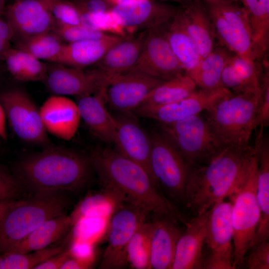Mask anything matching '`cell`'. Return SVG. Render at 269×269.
<instances>
[{
    "label": "cell",
    "mask_w": 269,
    "mask_h": 269,
    "mask_svg": "<svg viewBox=\"0 0 269 269\" xmlns=\"http://www.w3.org/2000/svg\"><path fill=\"white\" fill-rule=\"evenodd\" d=\"M257 163L254 147L227 146L207 163L189 167L185 206L196 215L210 210L234 193Z\"/></svg>",
    "instance_id": "1"
},
{
    "label": "cell",
    "mask_w": 269,
    "mask_h": 269,
    "mask_svg": "<svg viewBox=\"0 0 269 269\" xmlns=\"http://www.w3.org/2000/svg\"><path fill=\"white\" fill-rule=\"evenodd\" d=\"M101 186L115 189L127 202L137 205L150 213L178 222L186 216L154 183L145 169L110 147H97L89 154Z\"/></svg>",
    "instance_id": "2"
},
{
    "label": "cell",
    "mask_w": 269,
    "mask_h": 269,
    "mask_svg": "<svg viewBox=\"0 0 269 269\" xmlns=\"http://www.w3.org/2000/svg\"><path fill=\"white\" fill-rule=\"evenodd\" d=\"M93 172L89 155L49 145L20 159L13 175L23 187L34 193L78 192L90 184Z\"/></svg>",
    "instance_id": "3"
},
{
    "label": "cell",
    "mask_w": 269,
    "mask_h": 269,
    "mask_svg": "<svg viewBox=\"0 0 269 269\" xmlns=\"http://www.w3.org/2000/svg\"><path fill=\"white\" fill-rule=\"evenodd\" d=\"M261 88L224 97L204 111L212 130L225 146H246L257 128Z\"/></svg>",
    "instance_id": "4"
},
{
    "label": "cell",
    "mask_w": 269,
    "mask_h": 269,
    "mask_svg": "<svg viewBox=\"0 0 269 269\" xmlns=\"http://www.w3.org/2000/svg\"><path fill=\"white\" fill-rule=\"evenodd\" d=\"M69 204L62 192L34 193L17 200L0 225V253L11 250L44 222L66 213Z\"/></svg>",
    "instance_id": "5"
},
{
    "label": "cell",
    "mask_w": 269,
    "mask_h": 269,
    "mask_svg": "<svg viewBox=\"0 0 269 269\" xmlns=\"http://www.w3.org/2000/svg\"><path fill=\"white\" fill-rule=\"evenodd\" d=\"M258 162L243 183L228 198L232 204L233 268L242 267L253 245L260 218L257 199Z\"/></svg>",
    "instance_id": "6"
},
{
    "label": "cell",
    "mask_w": 269,
    "mask_h": 269,
    "mask_svg": "<svg viewBox=\"0 0 269 269\" xmlns=\"http://www.w3.org/2000/svg\"><path fill=\"white\" fill-rule=\"evenodd\" d=\"M149 134L151 143L150 167L156 183L175 205H185L188 163L175 144L163 132L153 131Z\"/></svg>",
    "instance_id": "7"
},
{
    "label": "cell",
    "mask_w": 269,
    "mask_h": 269,
    "mask_svg": "<svg viewBox=\"0 0 269 269\" xmlns=\"http://www.w3.org/2000/svg\"><path fill=\"white\" fill-rule=\"evenodd\" d=\"M159 124L161 131L175 144L189 167L207 163L225 147L200 114Z\"/></svg>",
    "instance_id": "8"
},
{
    "label": "cell",
    "mask_w": 269,
    "mask_h": 269,
    "mask_svg": "<svg viewBox=\"0 0 269 269\" xmlns=\"http://www.w3.org/2000/svg\"><path fill=\"white\" fill-rule=\"evenodd\" d=\"M237 2L203 1L220 45L245 59L256 62L257 56L247 13Z\"/></svg>",
    "instance_id": "9"
},
{
    "label": "cell",
    "mask_w": 269,
    "mask_h": 269,
    "mask_svg": "<svg viewBox=\"0 0 269 269\" xmlns=\"http://www.w3.org/2000/svg\"><path fill=\"white\" fill-rule=\"evenodd\" d=\"M232 207L224 200L209 210L202 269H234Z\"/></svg>",
    "instance_id": "10"
},
{
    "label": "cell",
    "mask_w": 269,
    "mask_h": 269,
    "mask_svg": "<svg viewBox=\"0 0 269 269\" xmlns=\"http://www.w3.org/2000/svg\"><path fill=\"white\" fill-rule=\"evenodd\" d=\"M0 103L11 129L19 138L31 144L50 145L39 109L25 90L14 88L1 92Z\"/></svg>",
    "instance_id": "11"
},
{
    "label": "cell",
    "mask_w": 269,
    "mask_h": 269,
    "mask_svg": "<svg viewBox=\"0 0 269 269\" xmlns=\"http://www.w3.org/2000/svg\"><path fill=\"white\" fill-rule=\"evenodd\" d=\"M150 213L143 208L125 202L110 218L107 226V245L99 269H118L126 267V249L137 229L146 222Z\"/></svg>",
    "instance_id": "12"
},
{
    "label": "cell",
    "mask_w": 269,
    "mask_h": 269,
    "mask_svg": "<svg viewBox=\"0 0 269 269\" xmlns=\"http://www.w3.org/2000/svg\"><path fill=\"white\" fill-rule=\"evenodd\" d=\"M129 70L165 81L185 73L167 39L165 23L148 30L140 56Z\"/></svg>",
    "instance_id": "13"
},
{
    "label": "cell",
    "mask_w": 269,
    "mask_h": 269,
    "mask_svg": "<svg viewBox=\"0 0 269 269\" xmlns=\"http://www.w3.org/2000/svg\"><path fill=\"white\" fill-rule=\"evenodd\" d=\"M47 89L53 95L76 97L94 94L110 82L95 68L84 70L59 63L48 64Z\"/></svg>",
    "instance_id": "14"
},
{
    "label": "cell",
    "mask_w": 269,
    "mask_h": 269,
    "mask_svg": "<svg viewBox=\"0 0 269 269\" xmlns=\"http://www.w3.org/2000/svg\"><path fill=\"white\" fill-rule=\"evenodd\" d=\"M177 7L156 0H132L111 9L117 22L127 34L149 30L174 16Z\"/></svg>",
    "instance_id": "15"
},
{
    "label": "cell",
    "mask_w": 269,
    "mask_h": 269,
    "mask_svg": "<svg viewBox=\"0 0 269 269\" xmlns=\"http://www.w3.org/2000/svg\"><path fill=\"white\" fill-rule=\"evenodd\" d=\"M164 81L142 72L129 70L111 82L107 89L106 102L119 113L133 112Z\"/></svg>",
    "instance_id": "16"
},
{
    "label": "cell",
    "mask_w": 269,
    "mask_h": 269,
    "mask_svg": "<svg viewBox=\"0 0 269 269\" xmlns=\"http://www.w3.org/2000/svg\"><path fill=\"white\" fill-rule=\"evenodd\" d=\"M5 15L16 41L53 31L56 25L50 0H14Z\"/></svg>",
    "instance_id": "17"
},
{
    "label": "cell",
    "mask_w": 269,
    "mask_h": 269,
    "mask_svg": "<svg viewBox=\"0 0 269 269\" xmlns=\"http://www.w3.org/2000/svg\"><path fill=\"white\" fill-rule=\"evenodd\" d=\"M136 116L133 112H126L120 113L119 116L114 117L115 150L143 167L157 185L150 167V134L143 130Z\"/></svg>",
    "instance_id": "18"
},
{
    "label": "cell",
    "mask_w": 269,
    "mask_h": 269,
    "mask_svg": "<svg viewBox=\"0 0 269 269\" xmlns=\"http://www.w3.org/2000/svg\"><path fill=\"white\" fill-rule=\"evenodd\" d=\"M232 93L223 87L200 88L187 98L171 104L151 108H137L133 113L157 121L159 124L174 123L200 114L219 99Z\"/></svg>",
    "instance_id": "19"
},
{
    "label": "cell",
    "mask_w": 269,
    "mask_h": 269,
    "mask_svg": "<svg viewBox=\"0 0 269 269\" xmlns=\"http://www.w3.org/2000/svg\"><path fill=\"white\" fill-rule=\"evenodd\" d=\"M39 111L47 133L66 140L74 136L81 119L76 103L65 96L53 95L46 100Z\"/></svg>",
    "instance_id": "20"
},
{
    "label": "cell",
    "mask_w": 269,
    "mask_h": 269,
    "mask_svg": "<svg viewBox=\"0 0 269 269\" xmlns=\"http://www.w3.org/2000/svg\"><path fill=\"white\" fill-rule=\"evenodd\" d=\"M174 16L194 41L201 59L213 50L214 28L203 1L192 0L180 4Z\"/></svg>",
    "instance_id": "21"
},
{
    "label": "cell",
    "mask_w": 269,
    "mask_h": 269,
    "mask_svg": "<svg viewBox=\"0 0 269 269\" xmlns=\"http://www.w3.org/2000/svg\"><path fill=\"white\" fill-rule=\"evenodd\" d=\"M148 30L128 34L111 47L93 66L111 83L120 75L130 70L141 52Z\"/></svg>",
    "instance_id": "22"
},
{
    "label": "cell",
    "mask_w": 269,
    "mask_h": 269,
    "mask_svg": "<svg viewBox=\"0 0 269 269\" xmlns=\"http://www.w3.org/2000/svg\"><path fill=\"white\" fill-rule=\"evenodd\" d=\"M107 89L77 97L76 103L81 118L91 133L104 143L112 145L115 141L116 122L105 106Z\"/></svg>",
    "instance_id": "23"
},
{
    "label": "cell",
    "mask_w": 269,
    "mask_h": 269,
    "mask_svg": "<svg viewBox=\"0 0 269 269\" xmlns=\"http://www.w3.org/2000/svg\"><path fill=\"white\" fill-rule=\"evenodd\" d=\"M208 213L209 210L197 214L185 224L186 230L176 245L171 269H202Z\"/></svg>",
    "instance_id": "24"
},
{
    "label": "cell",
    "mask_w": 269,
    "mask_h": 269,
    "mask_svg": "<svg viewBox=\"0 0 269 269\" xmlns=\"http://www.w3.org/2000/svg\"><path fill=\"white\" fill-rule=\"evenodd\" d=\"M153 222L149 269H171L177 242L183 232L178 222L166 217Z\"/></svg>",
    "instance_id": "25"
},
{
    "label": "cell",
    "mask_w": 269,
    "mask_h": 269,
    "mask_svg": "<svg viewBox=\"0 0 269 269\" xmlns=\"http://www.w3.org/2000/svg\"><path fill=\"white\" fill-rule=\"evenodd\" d=\"M125 37L110 34L101 39L65 43L55 63L84 69L97 63L111 47Z\"/></svg>",
    "instance_id": "26"
},
{
    "label": "cell",
    "mask_w": 269,
    "mask_h": 269,
    "mask_svg": "<svg viewBox=\"0 0 269 269\" xmlns=\"http://www.w3.org/2000/svg\"><path fill=\"white\" fill-rule=\"evenodd\" d=\"M255 149L257 162V199L260 218L253 245L268 240L269 237V140L268 136H257Z\"/></svg>",
    "instance_id": "27"
},
{
    "label": "cell",
    "mask_w": 269,
    "mask_h": 269,
    "mask_svg": "<svg viewBox=\"0 0 269 269\" xmlns=\"http://www.w3.org/2000/svg\"><path fill=\"white\" fill-rule=\"evenodd\" d=\"M125 202L124 197L115 189L107 186L87 195L77 205L69 215L73 225L84 217L111 216Z\"/></svg>",
    "instance_id": "28"
},
{
    "label": "cell",
    "mask_w": 269,
    "mask_h": 269,
    "mask_svg": "<svg viewBox=\"0 0 269 269\" xmlns=\"http://www.w3.org/2000/svg\"><path fill=\"white\" fill-rule=\"evenodd\" d=\"M72 226L71 219L66 213L53 217L44 222L8 252L26 253L45 249L67 234Z\"/></svg>",
    "instance_id": "29"
},
{
    "label": "cell",
    "mask_w": 269,
    "mask_h": 269,
    "mask_svg": "<svg viewBox=\"0 0 269 269\" xmlns=\"http://www.w3.org/2000/svg\"><path fill=\"white\" fill-rule=\"evenodd\" d=\"M261 74L256 62L232 53L223 69L221 84L233 93L253 90L261 87Z\"/></svg>",
    "instance_id": "30"
},
{
    "label": "cell",
    "mask_w": 269,
    "mask_h": 269,
    "mask_svg": "<svg viewBox=\"0 0 269 269\" xmlns=\"http://www.w3.org/2000/svg\"><path fill=\"white\" fill-rule=\"evenodd\" d=\"M197 85L186 73L164 81L155 87L137 108H151L171 104L189 96Z\"/></svg>",
    "instance_id": "31"
},
{
    "label": "cell",
    "mask_w": 269,
    "mask_h": 269,
    "mask_svg": "<svg viewBox=\"0 0 269 269\" xmlns=\"http://www.w3.org/2000/svg\"><path fill=\"white\" fill-rule=\"evenodd\" d=\"M231 53L221 45L216 46L186 74L200 88L214 89L222 87L221 84L222 73Z\"/></svg>",
    "instance_id": "32"
},
{
    "label": "cell",
    "mask_w": 269,
    "mask_h": 269,
    "mask_svg": "<svg viewBox=\"0 0 269 269\" xmlns=\"http://www.w3.org/2000/svg\"><path fill=\"white\" fill-rule=\"evenodd\" d=\"M242 1L252 29L257 59L262 58L269 46V0Z\"/></svg>",
    "instance_id": "33"
},
{
    "label": "cell",
    "mask_w": 269,
    "mask_h": 269,
    "mask_svg": "<svg viewBox=\"0 0 269 269\" xmlns=\"http://www.w3.org/2000/svg\"><path fill=\"white\" fill-rule=\"evenodd\" d=\"M168 42L186 73L202 59L193 40L174 16L165 23Z\"/></svg>",
    "instance_id": "34"
},
{
    "label": "cell",
    "mask_w": 269,
    "mask_h": 269,
    "mask_svg": "<svg viewBox=\"0 0 269 269\" xmlns=\"http://www.w3.org/2000/svg\"><path fill=\"white\" fill-rule=\"evenodd\" d=\"M65 43L54 31H50L16 41L15 48L40 60L55 63Z\"/></svg>",
    "instance_id": "35"
},
{
    "label": "cell",
    "mask_w": 269,
    "mask_h": 269,
    "mask_svg": "<svg viewBox=\"0 0 269 269\" xmlns=\"http://www.w3.org/2000/svg\"><path fill=\"white\" fill-rule=\"evenodd\" d=\"M152 222H145L137 229L126 249L127 265L134 269H149Z\"/></svg>",
    "instance_id": "36"
},
{
    "label": "cell",
    "mask_w": 269,
    "mask_h": 269,
    "mask_svg": "<svg viewBox=\"0 0 269 269\" xmlns=\"http://www.w3.org/2000/svg\"><path fill=\"white\" fill-rule=\"evenodd\" d=\"M66 242L26 253L7 252L0 254V269H34L39 263L66 250Z\"/></svg>",
    "instance_id": "37"
},
{
    "label": "cell",
    "mask_w": 269,
    "mask_h": 269,
    "mask_svg": "<svg viewBox=\"0 0 269 269\" xmlns=\"http://www.w3.org/2000/svg\"><path fill=\"white\" fill-rule=\"evenodd\" d=\"M81 24L108 34L126 36L124 29L117 22L111 10L93 13H80Z\"/></svg>",
    "instance_id": "38"
},
{
    "label": "cell",
    "mask_w": 269,
    "mask_h": 269,
    "mask_svg": "<svg viewBox=\"0 0 269 269\" xmlns=\"http://www.w3.org/2000/svg\"><path fill=\"white\" fill-rule=\"evenodd\" d=\"M109 220L103 217H84L79 219L71 229L73 242L91 243L107 230Z\"/></svg>",
    "instance_id": "39"
},
{
    "label": "cell",
    "mask_w": 269,
    "mask_h": 269,
    "mask_svg": "<svg viewBox=\"0 0 269 269\" xmlns=\"http://www.w3.org/2000/svg\"><path fill=\"white\" fill-rule=\"evenodd\" d=\"M53 31L66 43L101 39L110 34L92 29L82 24L61 25L56 24Z\"/></svg>",
    "instance_id": "40"
},
{
    "label": "cell",
    "mask_w": 269,
    "mask_h": 269,
    "mask_svg": "<svg viewBox=\"0 0 269 269\" xmlns=\"http://www.w3.org/2000/svg\"><path fill=\"white\" fill-rule=\"evenodd\" d=\"M50 10L56 24H82L79 12L68 0H50Z\"/></svg>",
    "instance_id": "41"
},
{
    "label": "cell",
    "mask_w": 269,
    "mask_h": 269,
    "mask_svg": "<svg viewBox=\"0 0 269 269\" xmlns=\"http://www.w3.org/2000/svg\"><path fill=\"white\" fill-rule=\"evenodd\" d=\"M243 265L248 269H269L268 240L263 241L254 245L246 254L243 261Z\"/></svg>",
    "instance_id": "42"
},
{
    "label": "cell",
    "mask_w": 269,
    "mask_h": 269,
    "mask_svg": "<svg viewBox=\"0 0 269 269\" xmlns=\"http://www.w3.org/2000/svg\"><path fill=\"white\" fill-rule=\"evenodd\" d=\"M23 51V64L22 82H42L46 79L48 64L32 55Z\"/></svg>",
    "instance_id": "43"
},
{
    "label": "cell",
    "mask_w": 269,
    "mask_h": 269,
    "mask_svg": "<svg viewBox=\"0 0 269 269\" xmlns=\"http://www.w3.org/2000/svg\"><path fill=\"white\" fill-rule=\"evenodd\" d=\"M264 71L261 79V96L260 100L257 119V128L263 130L269 125V64L264 63Z\"/></svg>",
    "instance_id": "44"
},
{
    "label": "cell",
    "mask_w": 269,
    "mask_h": 269,
    "mask_svg": "<svg viewBox=\"0 0 269 269\" xmlns=\"http://www.w3.org/2000/svg\"><path fill=\"white\" fill-rule=\"evenodd\" d=\"M23 186L13 175L0 168V197L16 199Z\"/></svg>",
    "instance_id": "45"
},
{
    "label": "cell",
    "mask_w": 269,
    "mask_h": 269,
    "mask_svg": "<svg viewBox=\"0 0 269 269\" xmlns=\"http://www.w3.org/2000/svg\"><path fill=\"white\" fill-rule=\"evenodd\" d=\"M4 61L9 73L16 80L22 81L23 64V51L17 48L10 47L5 53Z\"/></svg>",
    "instance_id": "46"
},
{
    "label": "cell",
    "mask_w": 269,
    "mask_h": 269,
    "mask_svg": "<svg viewBox=\"0 0 269 269\" xmlns=\"http://www.w3.org/2000/svg\"><path fill=\"white\" fill-rule=\"evenodd\" d=\"M80 13H93L107 11L114 6L107 0H68Z\"/></svg>",
    "instance_id": "47"
},
{
    "label": "cell",
    "mask_w": 269,
    "mask_h": 269,
    "mask_svg": "<svg viewBox=\"0 0 269 269\" xmlns=\"http://www.w3.org/2000/svg\"><path fill=\"white\" fill-rule=\"evenodd\" d=\"M70 254V248H67L62 252L39 263L34 269H61Z\"/></svg>",
    "instance_id": "48"
},
{
    "label": "cell",
    "mask_w": 269,
    "mask_h": 269,
    "mask_svg": "<svg viewBox=\"0 0 269 269\" xmlns=\"http://www.w3.org/2000/svg\"><path fill=\"white\" fill-rule=\"evenodd\" d=\"M93 262L80 259L73 255L70 256L61 267V269H86L91 268Z\"/></svg>",
    "instance_id": "49"
},
{
    "label": "cell",
    "mask_w": 269,
    "mask_h": 269,
    "mask_svg": "<svg viewBox=\"0 0 269 269\" xmlns=\"http://www.w3.org/2000/svg\"><path fill=\"white\" fill-rule=\"evenodd\" d=\"M14 38L12 29L6 19L0 15V39L6 45L10 46V42Z\"/></svg>",
    "instance_id": "50"
},
{
    "label": "cell",
    "mask_w": 269,
    "mask_h": 269,
    "mask_svg": "<svg viewBox=\"0 0 269 269\" xmlns=\"http://www.w3.org/2000/svg\"><path fill=\"white\" fill-rule=\"evenodd\" d=\"M16 200V199L0 197V225L7 211Z\"/></svg>",
    "instance_id": "51"
},
{
    "label": "cell",
    "mask_w": 269,
    "mask_h": 269,
    "mask_svg": "<svg viewBox=\"0 0 269 269\" xmlns=\"http://www.w3.org/2000/svg\"><path fill=\"white\" fill-rule=\"evenodd\" d=\"M6 117L2 106L0 103V138L6 139L7 137L6 129Z\"/></svg>",
    "instance_id": "52"
},
{
    "label": "cell",
    "mask_w": 269,
    "mask_h": 269,
    "mask_svg": "<svg viewBox=\"0 0 269 269\" xmlns=\"http://www.w3.org/2000/svg\"><path fill=\"white\" fill-rule=\"evenodd\" d=\"M10 47V46L6 45L0 39V60H3L5 53Z\"/></svg>",
    "instance_id": "53"
},
{
    "label": "cell",
    "mask_w": 269,
    "mask_h": 269,
    "mask_svg": "<svg viewBox=\"0 0 269 269\" xmlns=\"http://www.w3.org/2000/svg\"><path fill=\"white\" fill-rule=\"evenodd\" d=\"M107 0L108 2H109L111 4H112L113 6H115L117 5L122 4L125 2H128L132 0Z\"/></svg>",
    "instance_id": "54"
},
{
    "label": "cell",
    "mask_w": 269,
    "mask_h": 269,
    "mask_svg": "<svg viewBox=\"0 0 269 269\" xmlns=\"http://www.w3.org/2000/svg\"><path fill=\"white\" fill-rule=\"evenodd\" d=\"M203 2H235L239 1V0H199Z\"/></svg>",
    "instance_id": "55"
},
{
    "label": "cell",
    "mask_w": 269,
    "mask_h": 269,
    "mask_svg": "<svg viewBox=\"0 0 269 269\" xmlns=\"http://www.w3.org/2000/svg\"><path fill=\"white\" fill-rule=\"evenodd\" d=\"M161 0L172 1L178 2L180 4L186 3H188V2H190V1H191V0Z\"/></svg>",
    "instance_id": "56"
},
{
    "label": "cell",
    "mask_w": 269,
    "mask_h": 269,
    "mask_svg": "<svg viewBox=\"0 0 269 269\" xmlns=\"http://www.w3.org/2000/svg\"><path fill=\"white\" fill-rule=\"evenodd\" d=\"M4 9V0H0V15L2 14Z\"/></svg>",
    "instance_id": "57"
}]
</instances>
